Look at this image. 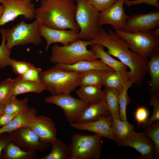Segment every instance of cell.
Segmentation results:
<instances>
[{"instance_id":"14","label":"cell","mask_w":159,"mask_h":159,"mask_svg":"<svg viewBox=\"0 0 159 159\" xmlns=\"http://www.w3.org/2000/svg\"><path fill=\"white\" fill-rule=\"evenodd\" d=\"M112 117L109 115H102L97 120L92 122L83 123L75 122L69 125L72 127L77 130L93 132L102 138L110 139L117 143V138L112 130Z\"/></svg>"},{"instance_id":"12","label":"cell","mask_w":159,"mask_h":159,"mask_svg":"<svg viewBox=\"0 0 159 159\" xmlns=\"http://www.w3.org/2000/svg\"><path fill=\"white\" fill-rule=\"evenodd\" d=\"M124 0H117L107 9L99 12L97 24L99 27L105 24L112 25L115 30H122L129 18L123 7Z\"/></svg>"},{"instance_id":"6","label":"cell","mask_w":159,"mask_h":159,"mask_svg":"<svg viewBox=\"0 0 159 159\" xmlns=\"http://www.w3.org/2000/svg\"><path fill=\"white\" fill-rule=\"evenodd\" d=\"M75 20L80 31L79 39L90 41L98 31L99 11L89 0H75Z\"/></svg>"},{"instance_id":"45","label":"cell","mask_w":159,"mask_h":159,"mask_svg":"<svg viewBox=\"0 0 159 159\" xmlns=\"http://www.w3.org/2000/svg\"><path fill=\"white\" fill-rule=\"evenodd\" d=\"M3 11V7L2 5L0 6V17L2 15Z\"/></svg>"},{"instance_id":"19","label":"cell","mask_w":159,"mask_h":159,"mask_svg":"<svg viewBox=\"0 0 159 159\" xmlns=\"http://www.w3.org/2000/svg\"><path fill=\"white\" fill-rule=\"evenodd\" d=\"M109 110L102 99L99 102L88 104L82 110L75 122L86 123L95 121L101 116L110 114Z\"/></svg>"},{"instance_id":"37","label":"cell","mask_w":159,"mask_h":159,"mask_svg":"<svg viewBox=\"0 0 159 159\" xmlns=\"http://www.w3.org/2000/svg\"><path fill=\"white\" fill-rule=\"evenodd\" d=\"M150 106L153 107V114L144 125L145 127L148 126L155 121L159 120V96H151L149 101Z\"/></svg>"},{"instance_id":"25","label":"cell","mask_w":159,"mask_h":159,"mask_svg":"<svg viewBox=\"0 0 159 159\" xmlns=\"http://www.w3.org/2000/svg\"><path fill=\"white\" fill-rule=\"evenodd\" d=\"M76 93L80 99L88 104L99 102L103 97V91L101 88L92 85L80 86Z\"/></svg>"},{"instance_id":"39","label":"cell","mask_w":159,"mask_h":159,"mask_svg":"<svg viewBox=\"0 0 159 159\" xmlns=\"http://www.w3.org/2000/svg\"><path fill=\"white\" fill-rule=\"evenodd\" d=\"M149 112L144 106H138L136 109L135 114V119L138 127L144 125L148 119Z\"/></svg>"},{"instance_id":"26","label":"cell","mask_w":159,"mask_h":159,"mask_svg":"<svg viewBox=\"0 0 159 159\" xmlns=\"http://www.w3.org/2000/svg\"><path fill=\"white\" fill-rule=\"evenodd\" d=\"M103 100L109 110L111 117L120 120L119 107L118 101L119 92L115 90L105 88Z\"/></svg>"},{"instance_id":"20","label":"cell","mask_w":159,"mask_h":159,"mask_svg":"<svg viewBox=\"0 0 159 159\" xmlns=\"http://www.w3.org/2000/svg\"><path fill=\"white\" fill-rule=\"evenodd\" d=\"M55 67L67 71L82 73L93 70L105 71L114 70L98 59L94 60H82L69 65L56 64Z\"/></svg>"},{"instance_id":"46","label":"cell","mask_w":159,"mask_h":159,"mask_svg":"<svg viewBox=\"0 0 159 159\" xmlns=\"http://www.w3.org/2000/svg\"><path fill=\"white\" fill-rule=\"evenodd\" d=\"M3 0H0V3H1Z\"/></svg>"},{"instance_id":"24","label":"cell","mask_w":159,"mask_h":159,"mask_svg":"<svg viewBox=\"0 0 159 159\" xmlns=\"http://www.w3.org/2000/svg\"><path fill=\"white\" fill-rule=\"evenodd\" d=\"M92 50L98 59L106 65L117 72L127 71L128 68L120 61L113 58L106 52L104 47L99 44H94L91 45Z\"/></svg>"},{"instance_id":"38","label":"cell","mask_w":159,"mask_h":159,"mask_svg":"<svg viewBox=\"0 0 159 159\" xmlns=\"http://www.w3.org/2000/svg\"><path fill=\"white\" fill-rule=\"evenodd\" d=\"M42 69L33 65L21 77L24 79L31 81L42 82L40 74Z\"/></svg>"},{"instance_id":"43","label":"cell","mask_w":159,"mask_h":159,"mask_svg":"<svg viewBox=\"0 0 159 159\" xmlns=\"http://www.w3.org/2000/svg\"><path fill=\"white\" fill-rule=\"evenodd\" d=\"M11 140V137H0V157L2 152Z\"/></svg>"},{"instance_id":"22","label":"cell","mask_w":159,"mask_h":159,"mask_svg":"<svg viewBox=\"0 0 159 159\" xmlns=\"http://www.w3.org/2000/svg\"><path fill=\"white\" fill-rule=\"evenodd\" d=\"M148 64V72L150 80L148 81L149 92L151 96H159V49L150 57Z\"/></svg>"},{"instance_id":"16","label":"cell","mask_w":159,"mask_h":159,"mask_svg":"<svg viewBox=\"0 0 159 159\" xmlns=\"http://www.w3.org/2000/svg\"><path fill=\"white\" fill-rule=\"evenodd\" d=\"M29 128L33 130L44 142L51 143L57 138L55 124L49 117L36 115Z\"/></svg>"},{"instance_id":"17","label":"cell","mask_w":159,"mask_h":159,"mask_svg":"<svg viewBox=\"0 0 159 159\" xmlns=\"http://www.w3.org/2000/svg\"><path fill=\"white\" fill-rule=\"evenodd\" d=\"M11 137V140L17 142L20 145L30 150H44L49 143L42 141L36 133L29 127L22 128L14 131Z\"/></svg>"},{"instance_id":"27","label":"cell","mask_w":159,"mask_h":159,"mask_svg":"<svg viewBox=\"0 0 159 159\" xmlns=\"http://www.w3.org/2000/svg\"><path fill=\"white\" fill-rule=\"evenodd\" d=\"M112 128L116 137L118 145L128 136L131 132L134 130V127L127 120H121L112 117Z\"/></svg>"},{"instance_id":"5","label":"cell","mask_w":159,"mask_h":159,"mask_svg":"<svg viewBox=\"0 0 159 159\" xmlns=\"http://www.w3.org/2000/svg\"><path fill=\"white\" fill-rule=\"evenodd\" d=\"M154 31L128 33L115 30L117 34L127 43L132 52L146 58L159 49V27Z\"/></svg>"},{"instance_id":"42","label":"cell","mask_w":159,"mask_h":159,"mask_svg":"<svg viewBox=\"0 0 159 159\" xmlns=\"http://www.w3.org/2000/svg\"><path fill=\"white\" fill-rule=\"evenodd\" d=\"M21 112L13 113L2 114L0 116V127L4 126L9 123L18 114Z\"/></svg>"},{"instance_id":"44","label":"cell","mask_w":159,"mask_h":159,"mask_svg":"<svg viewBox=\"0 0 159 159\" xmlns=\"http://www.w3.org/2000/svg\"><path fill=\"white\" fill-rule=\"evenodd\" d=\"M4 107V105H0V116L3 114Z\"/></svg>"},{"instance_id":"11","label":"cell","mask_w":159,"mask_h":159,"mask_svg":"<svg viewBox=\"0 0 159 159\" xmlns=\"http://www.w3.org/2000/svg\"><path fill=\"white\" fill-rule=\"evenodd\" d=\"M159 27V11H152L146 14L129 16L122 29L128 33L147 32Z\"/></svg>"},{"instance_id":"21","label":"cell","mask_w":159,"mask_h":159,"mask_svg":"<svg viewBox=\"0 0 159 159\" xmlns=\"http://www.w3.org/2000/svg\"><path fill=\"white\" fill-rule=\"evenodd\" d=\"M12 90L11 97L19 95L33 92L39 93L44 90L45 88L42 82H37L26 80L18 76L12 79Z\"/></svg>"},{"instance_id":"13","label":"cell","mask_w":159,"mask_h":159,"mask_svg":"<svg viewBox=\"0 0 159 159\" xmlns=\"http://www.w3.org/2000/svg\"><path fill=\"white\" fill-rule=\"evenodd\" d=\"M118 145L132 148L141 154L140 159H153L155 158V148L151 140L144 132H137L132 130L128 136Z\"/></svg>"},{"instance_id":"15","label":"cell","mask_w":159,"mask_h":159,"mask_svg":"<svg viewBox=\"0 0 159 159\" xmlns=\"http://www.w3.org/2000/svg\"><path fill=\"white\" fill-rule=\"evenodd\" d=\"M39 30L41 37L46 42V51L53 43H59L66 45L79 39L78 32L73 30L54 29L40 24Z\"/></svg>"},{"instance_id":"1","label":"cell","mask_w":159,"mask_h":159,"mask_svg":"<svg viewBox=\"0 0 159 159\" xmlns=\"http://www.w3.org/2000/svg\"><path fill=\"white\" fill-rule=\"evenodd\" d=\"M90 41L92 45L99 44L107 48L108 54L117 58L127 66L130 70L129 80L139 88L141 87L148 72V58L131 51L126 42L111 29L107 32L102 27H99Z\"/></svg>"},{"instance_id":"47","label":"cell","mask_w":159,"mask_h":159,"mask_svg":"<svg viewBox=\"0 0 159 159\" xmlns=\"http://www.w3.org/2000/svg\"><path fill=\"white\" fill-rule=\"evenodd\" d=\"M74 0V1H75V0Z\"/></svg>"},{"instance_id":"4","label":"cell","mask_w":159,"mask_h":159,"mask_svg":"<svg viewBox=\"0 0 159 159\" xmlns=\"http://www.w3.org/2000/svg\"><path fill=\"white\" fill-rule=\"evenodd\" d=\"M92 44L91 41L78 39L69 44L52 47L50 62L56 64L69 65L82 60H94L98 59L94 52L87 47Z\"/></svg>"},{"instance_id":"40","label":"cell","mask_w":159,"mask_h":159,"mask_svg":"<svg viewBox=\"0 0 159 159\" xmlns=\"http://www.w3.org/2000/svg\"><path fill=\"white\" fill-rule=\"evenodd\" d=\"M99 11H104L112 5L117 0H89Z\"/></svg>"},{"instance_id":"10","label":"cell","mask_w":159,"mask_h":159,"mask_svg":"<svg viewBox=\"0 0 159 159\" xmlns=\"http://www.w3.org/2000/svg\"><path fill=\"white\" fill-rule=\"evenodd\" d=\"M44 102L54 104L61 108L69 124L75 122L82 110L88 104L80 99L72 96L70 94L51 95L45 98Z\"/></svg>"},{"instance_id":"32","label":"cell","mask_w":159,"mask_h":159,"mask_svg":"<svg viewBox=\"0 0 159 159\" xmlns=\"http://www.w3.org/2000/svg\"><path fill=\"white\" fill-rule=\"evenodd\" d=\"M28 100L26 98L20 100L17 99L16 96L12 97L8 102L4 105L3 114L13 113L23 111L29 107L28 105Z\"/></svg>"},{"instance_id":"41","label":"cell","mask_w":159,"mask_h":159,"mask_svg":"<svg viewBox=\"0 0 159 159\" xmlns=\"http://www.w3.org/2000/svg\"><path fill=\"white\" fill-rule=\"evenodd\" d=\"M158 0H124V4L127 6L130 7L132 6H135L145 3L147 5H151L157 8H159Z\"/></svg>"},{"instance_id":"33","label":"cell","mask_w":159,"mask_h":159,"mask_svg":"<svg viewBox=\"0 0 159 159\" xmlns=\"http://www.w3.org/2000/svg\"><path fill=\"white\" fill-rule=\"evenodd\" d=\"M145 128L144 132L154 145L155 158L157 159L159 154V121H155Z\"/></svg>"},{"instance_id":"2","label":"cell","mask_w":159,"mask_h":159,"mask_svg":"<svg viewBox=\"0 0 159 159\" xmlns=\"http://www.w3.org/2000/svg\"><path fill=\"white\" fill-rule=\"evenodd\" d=\"M74 0H42L35 10V19L47 27L58 29H71L78 32L75 20Z\"/></svg>"},{"instance_id":"7","label":"cell","mask_w":159,"mask_h":159,"mask_svg":"<svg viewBox=\"0 0 159 159\" xmlns=\"http://www.w3.org/2000/svg\"><path fill=\"white\" fill-rule=\"evenodd\" d=\"M102 137L95 134L76 133L72 135L68 159H98L101 153Z\"/></svg>"},{"instance_id":"18","label":"cell","mask_w":159,"mask_h":159,"mask_svg":"<svg viewBox=\"0 0 159 159\" xmlns=\"http://www.w3.org/2000/svg\"><path fill=\"white\" fill-rule=\"evenodd\" d=\"M34 108L28 109L18 114L9 123L0 128V135L5 133H11L20 128L29 127L37 115Z\"/></svg>"},{"instance_id":"29","label":"cell","mask_w":159,"mask_h":159,"mask_svg":"<svg viewBox=\"0 0 159 159\" xmlns=\"http://www.w3.org/2000/svg\"><path fill=\"white\" fill-rule=\"evenodd\" d=\"M106 71L93 70L85 72L80 79L79 86L92 85L101 88L103 86Z\"/></svg>"},{"instance_id":"23","label":"cell","mask_w":159,"mask_h":159,"mask_svg":"<svg viewBox=\"0 0 159 159\" xmlns=\"http://www.w3.org/2000/svg\"><path fill=\"white\" fill-rule=\"evenodd\" d=\"M129 72H117L114 70L106 71L105 73L104 85L105 88L114 89L120 92L126 82L129 80Z\"/></svg>"},{"instance_id":"28","label":"cell","mask_w":159,"mask_h":159,"mask_svg":"<svg viewBox=\"0 0 159 159\" xmlns=\"http://www.w3.org/2000/svg\"><path fill=\"white\" fill-rule=\"evenodd\" d=\"M52 148L50 153L43 156L42 159H68L69 156V145L57 138L50 143Z\"/></svg>"},{"instance_id":"34","label":"cell","mask_w":159,"mask_h":159,"mask_svg":"<svg viewBox=\"0 0 159 159\" xmlns=\"http://www.w3.org/2000/svg\"><path fill=\"white\" fill-rule=\"evenodd\" d=\"M0 32L2 40L0 45V68H3L9 66L11 50L9 49L6 46L4 29H1Z\"/></svg>"},{"instance_id":"35","label":"cell","mask_w":159,"mask_h":159,"mask_svg":"<svg viewBox=\"0 0 159 159\" xmlns=\"http://www.w3.org/2000/svg\"><path fill=\"white\" fill-rule=\"evenodd\" d=\"M12 80L6 79L0 83V105H5L12 97Z\"/></svg>"},{"instance_id":"36","label":"cell","mask_w":159,"mask_h":159,"mask_svg":"<svg viewBox=\"0 0 159 159\" xmlns=\"http://www.w3.org/2000/svg\"><path fill=\"white\" fill-rule=\"evenodd\" d=\"M33 65L25 61H18L11 59L9 63V66L11 67L14 73L19 76H22Z\"/></svg>"},{"instance_id":"30","label":"cell","mask_w":159,"mask_h":159,"mask_svg":"<svg viewBox=\"0 0 159 159\" xmlns=\"http://www.w3.org/2000/svg\"><path fill=\"white\" fill-rule=\"evenodd\" d=\"M132 84V82L129 80L118 94L117 98L120 110L119 117L120 119L122 121L127 120L126 112L127 107L131 102V100L128 96L127 91Z\"/></svg>"},{"instance_id":"8","label":"cell","mask_w":159,"mask_h":159,"mask_svg":"<svg viewBox=\"0 0 159 159\" xmlns=\"http://www.w3.org/2000/svg\"><path fill=\"white\" fill-rule=\"evenodd\" d=\"M40 25L36 19L29 24L22 20L11 28L4 29L7 48L11 50L15 46L30 43L36 45L40 44L42 40Z\"/></svg>"},{"instance_id":"9","label":"cell","mask_w":159,"mask_h":159,"mask_svg":"<svg viewBox=\"0 0 159 159\" xmlns=\"http://www.w3.org/2000/svg\"><path fill=\"white\" fill-rule=\"evenodd\" d=\"M3 11L0 17V27L23 16L26 19L35 18V6L32 0H3Z\"/></svg>"},{"instance_id":"31","label":"cell","mask_w":159,"mask_h":159,"mask_svg":"<svg viewBox=\"0 0 159 159\" xmlns=\"http://www.w3.org/2000/svg\"><path fill=\"white\" fill-rule=\"evenodd\" d=\"M5 156L8 159H25L32 158L34 155L33 150L26 151L14 143L9 142L5 148Z\"/></svg>"},{"instance_id":"3","label":"cell","mask_w":159,"mask_h":159,"mask_svg":"<svg viewBox=\"0 0 159 159\" xmlns=\"http://www.w3.org/2000/svg\"><path fill=\"white\" fill-rule=\"evenodd\" d=\"M85 73L67 71L54 67L42 71L41 82L52 95L69 94L79 86Z\"/></svg>"}]
</instances>
